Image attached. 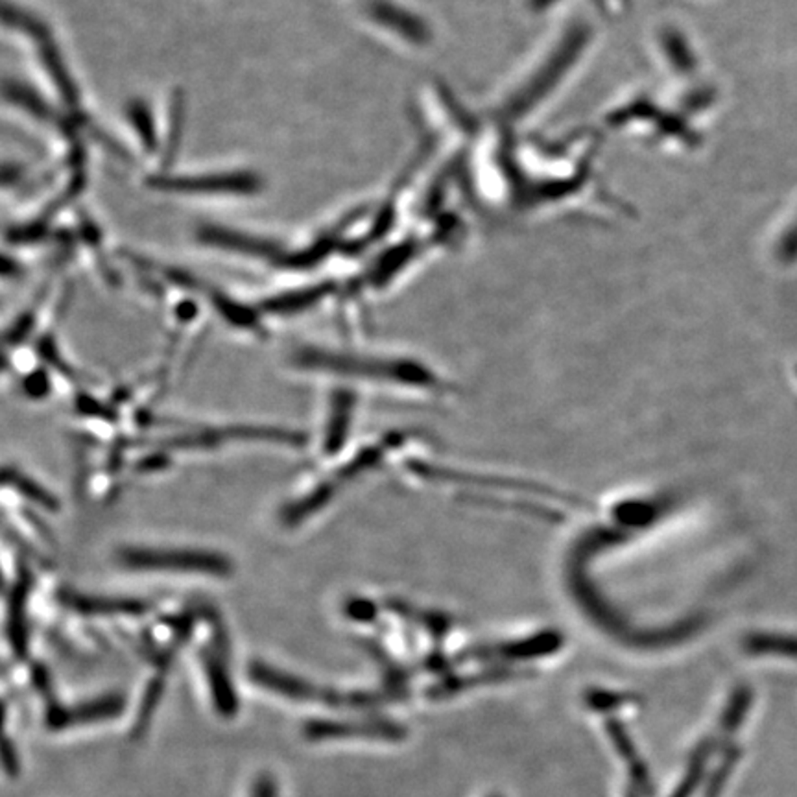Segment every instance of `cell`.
I'll use <instances>...</instances> for the list:
<instances>
[{
  "mask_svg": "<svg viewBox=\"0 0 797 797\" xmlns=\"http://www.w3.org/2000/svg\"><path fill=\"white\" fill-rule=\"evenodd\" d=\"M746 651L755 655H783L797 660V637L790 635H751L744 642Z\"/></svg>",
  "mask_w": 797,
  "mask_h": 797,
  "instance_id": "obj_16",
  "label": "cell"
},
{
  "mask_svg": "<svg viewBox=\"0 0 797 797\" xmlns=\"http://www.w3.org/2000/svg\"><path fill=\"white\" fill-rule=\"evenodd\" d=\"M117 563L131 572L185 574L217 580L229 578L235 571L224 553L203 548L128 546L117 552Z\"/></svg>",
  "mask_w": 797,
  "mask_h": 797,
  "instance_id": "obj_1",
  "label": "cell"
},
{
  "mask_svg": "<svg viewBox=\"0 0 797 797\" xmlns=\"http://www.w3.org/2000/svg\"><path fill=\"white\" fill-rule=\"evenodd\" d=\"M196 240L207 248H215L250 259H268L273 264H279L287 253L277 242L270 238H261L222 226H201L196 231Z\"/></svg>",
  "mask_w": 797,
  "mask_h": 797,
  "instance_id": "obj_4",
  "label": "cell"
},
{
  "mask_svg": "<svg viewBox=\"0 0 797 797\" xmlns=\"http://www.w3.org/2000/svg\"><path fill=\"white\" fill-rule=\"evenodd\" d=\"M150 187L180 196H253L264 187L259 174L252 170H217L199 174H163L152 176Z\"/></svg>",
  "mask_w": 797,
  "mask_h": 797,
  "instance_id": "obj_2",
  "label": "cell"
},
{
  "mask_svg": "<svg viewBox=\"0 0 797 797\" xmlns=\"http://www.w3.org/2000/svg\"><path fill=\"white\" fill-rule=\"evenodd\" d=\"M161 695H163V679L155 677L148 683V686L145 690V696L141 700V705H138V713H137L135 725H133V731H131V737H135V740H138L146 733L150 720L161 702Z\"/></svg>",
  "mask_w": 797,
  "mask_h": 797,
  "instance_id": "obj_18",
  "label": "cell"
},
{
  "mask_svg": "<svg viewBox=\"0 0 797 797\" xmlns=\"http://www.w3.org/2000/svg\"><path fill=\"white\" fill-rule=\"evenodd\" d=\"M126 709V698L122 695H106L73 707H50L47 713V723L54 731H63L68 727L91 725L119 718Z\"/></svg>",
  "mask_w": 797,
  "mask_h": 797,
  "instance_id": "obj_6",
  "label": "cell"
},
{
  "mask_svg": "<svg viewBox=\"0 0 797 797\" xmlns=\"http://www.w3.org/2000/svg\"><path fill=\"white\" fill-rule=\"evenodd\" d=\"M331 486H320L316 491H312L305 497H301L299 500H296L294 504H288L283 509V521L288 525H299L301 521L308 515H312L314 511H318L320 508L327 506V502L331 500Z\"/></svg>",
  "mask_w": 797,
  "mask_h": 797,
  "instance_id": "obj_17",
  "label": "cell"
},
{
  "mask_svg": "<svg viewBox=\"0 0 797 797\" xmlns=\"http://www.w3.org/2000/svg\"><path fill=\"white\" fill-rule=\"evenodd\" d=\"M628 774H630V784L641 793V797H655V784L651 772L641 757L630 762Z\"/></svg>",
  "mask_w": 797,
  "mask_h": 797,
  "instance_id": "obj_22",
  "label": "cell"
},
{
  "mask_svg": "<svg viewBox=\"0 0 797 797\" xmlns=\"http://www.w3.org/2000/svg\"><path fill=\"white\" fill-rule=\"evenodd\" d=\"M604 727H606V731L609 735V740H611V744H613V748H615V751H616V755L620 758L626 760L628 765H630L632 760L639 758L637 746H635L630 731L626 730V725H624L616 718H607Z\"/></svg>",
  "mask_w": 797,
  "mask_h": 797,
  "instance_id": "obj_20",
  "label": "cell"
},
{
  "mask_svg": "<svg viewBox=\"0 0 797 797\" xmlns=\"http://www.w3.org/2000/svg\"><path fill=\"white\" fill-rule=\"evenodd\" d=\"M704 775H705V762L688 758V766L683 779L677 783V786L670 792L669 797H692L702 786Z\"/></svg>",
  "mask_w": 797,
  "mask_h": 797,
  "instance_id": "obj_21",
  "label": "cell"
},
{
  "mask_svg": "<svg viewBox=\"0 0 797 797\" xmlns=\"http://www.w3.org/2000/svg\"><path fill=\"white\" fill-rule=\"evenodd\" d=\"M530 676V672H518V670H488V672H480V674H473V676H465V677H448L445 681H441L439 685H434L432 688H429V696L434 700H443L448 696H455L462 690L478 686V685H488V683H500V681H509L515 677H527Z\"/></svg>",
  "mask_w": 797,
  "mask_h": 797,
  "instance_id": "obj_10",
  "label": "cell"
},
{
  "mask_svg": "<svg viewBox=\"0 0 797 797\" xmlns=\"http://www.w3.org/2000/svg\"><path fill=\"white\" fill-rule=\"evenodd\" d=\"M248 677L253 685L261 686L262 690L273 692L277 696H283L287 700L294 702H332V696L327 695L325 690L312 685L310 681L294 676L290 672L275 669L268 663H250L248 667Z\"/></svg>",
  "mask_w": 797,
  "mask_h": 797,
  "instance_id": "obj_5",
  "label": "cell"
},
{
  "mask_svg": "<svg viewBox=\"0 0 797 797\" xmlns=\"http://www.w3.org/2000/svg\"><path fill=\"white\" fill-rule=\"evenodd\" d=\"M3 766H4V772L8 777H17L21 772L19 755H17V749H15L10 737H6L4 744H3Z\"/></svg>",
  "mask_w": 797,
  "mask_h": 797,
  "instance_id": "obj_25",
  "label": "cell"
},
{
  "mask_svg": "<svg viewBox=\"0 0 797 797\" xmlns=\"http://www.w3.org/2000/svg\"><path fill=\"white\" fill-rule=\"evenodd\" d=\"M751 702H753V690L748 685H739L731 692V696L727 700V705L720 716V733L723 739H730L740 730L749 713Z\"/></svg>",
  "mask_w": 797,
  "mask_h": 797,
  "instance_id": "obj_13",
  "label": "cell"
},
{
  "mask_svg": "<svg viewBox=\"0 0 797 797\" xmlns=\"http://www.w3.org/2000/svg\"><path fill=\"white\" fill-rule=\"evenodd\" d=\"M626 797H641V793H639V792H637V790H635V788H633V786L630 784V786H628V790H626Z\"/></svg>",
  "mask_w": 797,
  "mask_h": 797,
  "instance_id": "obj_27",
  "label": "cell"
},
{
  "mask_svg": "<svg viewBox=\"0 0 797 797\" xmlns=\"http://www.w3.org/2000/svg\"><path fill=\"white\" fill-rule=\"evenodd\" d=\"M334 287L331 283H320L312 287L294 288L273 297H266L259 310L266 316H297L320 305L329 294H332Z\"/></svg>",
  "mask_w": 797,
  "mask_h": 797,
  "instance_id": "obj_8",
  "label": "cell"
},
{
  "mask_svg": "<svg viewBox=\"0 0 797 797\" xmlns=\"http://www.w3.org/2000/svg\"><path fill=\"white\" fill-rule=\"evenodd\" d=\"M355 399L348 390H336L331 397L329 406V418L325 423V432L322 439V450L327 456H334L338 450L343 447L345 438H348L350 425H351V413H353Z\"/></svg>",
  "mask_w": 797,
  "mask_h": 797,
  "instance_id": "obj_9",
  "label": "cell"
},
{
  "mask_svg": "<svg viewBox=\"0 0 797 797\" xmlns=\"http://www.w3.org/2000/svg\"><path fill=\"white\" fill-rule=\"evenodd\" d=\"M201 667L209 683L211 702L215 705V711L222 718H235L238 714V696L233 686L231 676L226 669L224 657L213 651L201 653Z\"/></svg>",
  "mask_w": 797,
  "mask_h": 797,
  "instance_id": "obj_7",
  "label": "cell"
},
{
  "mask_svg": "<svg viewBox=\"0 0 797 797\" xmlns=\"http://www.w3.org/2000/svg\"><path fill=\"white\" fill-rule=\"evenodd\" d=\"M4 483L6 486H12V490L21 495L22 499L41 506L47 511L58 509V500L54 499V495L50 491H47L41 483H38L33 478L22 474L17 469H6L4 473Z\"/></svg>",
  "mask_w": 797,
  "mask_h": 797,
  "instance_id": "obj_14",
  "label": "cell"
},
{
  "mask_svg": "<svg viewBox=\"0 0 797 797\" xmlns=\"http://www.w3.org/2000/svg\"><path fill=\"white\" fill-rule=\"evenodd\" d=\"M6 98L13 102V106H17L21 111L28 113L30 117L43 124H54L58 120L50 103H47L40 93H36L21 82L13 80L6 84Z\"/></svg>",
  "mask_w": 797,
  "mask_h": 797,
  "instance_id": "obj_12",
  "label": "cell"
},
{
  "mask_svg": "<svg viewBox=\"0 0 797 797\" xmlns=\"http://www.w3.org/2000/svg\"><path fill=\"white\" fill-rule=\"evenodd\" d=\"M779 255L784 261H793L797 257V224L786 233L784 240L781 242L779 246Z\"/></svg>",
  "mask_w": 797,
  "mask_h": 797,
  "instance_id": "obj_26",
  "label": "cell"
},
{
  "mask_svg": "<svg viewBox=\"0 0 797 797\" xmlns=\"http://www.w3.org/2000/svg\"><path fill=\"white\" fill-rule=\"evenodd\" d=\"M583 702H585L587 709H591L595 713H613L624 705L637 702V698L628 695V692H611V690H602V688H591V690L585 692Z\"/></svg>",
  "mask_w": 797,
  "mask_h": 797,
  "instance_id": "obj_19",
  "label": "cell"
},
{
  "mask_svg": "<svg viewBox=\"0 0 797 797\" xmlns=\"http://www.w3.org/2000/svg\"><path fill=\"white\" fill-rule=\"evenodd\" d=\"M126 117H128V122H129L131 129L137 135L138 145L143 146L145 152L155 154L159 150L161 143H159L155 117H154L148 103L145 100H133V102H129L128 103V110H126Z\"/></svg>",
  "mask_w": 797,
  "mask_h": 797,
  "instance_id": "obj_11",
  "label": "cell"
},
{
  "mask_svg": "<svg viewBox=\"0 0 797 797\" xmlns=\"http://www.w3.org/2000/svg\"><path fill=\"white\" fill-rule=\"evenodd\" d=\"M303 735L312 742L366 739L380 742H403L408 730L403 723L388 718H359V720H310L303 725Z\"/></svg>",
  "mask_w": 797,
  "mask_h": 797,
  "instance_id": "obj_3",
  "label": "cell"
},
{
  "mask_svg": "<svg viewBox=\"0 0 797 797\" xmlns=\"http://www.w3.org/2000/svg\"><path fill=\"white\" fill-rule=\"evenodd\" d=\"M250 797H277V783L275 777L268 772H262L255 777Z\"/></svg>",
  "mask_w": 797,
  "mask_h": 797,
  "instance_id": "obj_24",
  "label": "cell"
},
{
  "mask_svg": "<svg viewBox=\"0 0 797 797\" xmlns=\"http://www.w3.org/2000/svg\"><path fill=\"white\" fill-rule=\"evenodd\" d=\"M740 758H742V748L739 744L727 742L722 748V758L718 762V766L709 775V781L705 783L704 797H720L722 795L727 781H730V777L733 775L735 766L739 765Z\"/></svg>",
  "mask_w": 797,
  "mask_h": 797,
  "instance_id": "obj_15",
  "label": "cell"
},
{
  "mask_svg": "<svg viewBox=\"0 0 797 797\" xmlns=\"http://www.w3.org/2000/svg\"><path fill=\"white\" fill-rule=\"evenodd\" d=\"M22 390L30 399H41L50 392V383L49 376L45 371H38V373H30L24 380H22Z\"/></svg>",
  "mask_w": 797,
  "mask_h": 797,
  "instance_id": "obj_23",
  "label": "cell"
},
{
  "mask_svg": "<svg viewBox=\"0 0 797 797\" xmlns=\"http://www.w3.org/2000/svg\"><path fill=\"white\" fill-rule=\"evenodd\" d=\"M490 797H500V795H490Z\"/></svg>",
  "mask_w": 797,
  "mask_h": 797,
  "instance_id": "obj_28",
  "label": "cell"
}]
</instances>
